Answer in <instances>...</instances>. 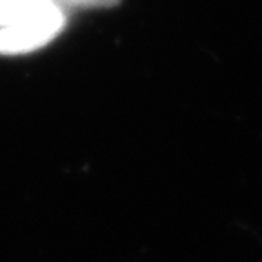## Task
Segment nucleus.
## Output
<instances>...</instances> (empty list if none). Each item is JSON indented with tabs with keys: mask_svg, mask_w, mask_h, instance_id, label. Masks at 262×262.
I'll return each mask as SVG.
<instances>
[{
	"mask_svg": "<svg viewBox=\"0 0 262 262\" xmlns=\"http://www.w3.org/2000/svg\"><path fill=\"white\" fill-rule=\"evenodd\" d=\"M66 26L64 8L51 4L11 26L0 28V55L31 53L51 42Z\"/></svg>",
	"mask_w": 262,
	"mask_h": 262,
	"instance_id": "obj_1",
	"label": "nucleus"
},
{
	"mask_svg": "<svg viewBox=\"0 0 262 262\" xmlns=\"http://www.w3.org/2000/svg\"><path fill=\"white\" fill-rule=\"evenodd\" d=\"M58 4L64 6H78V8H111L117 6L120 0H57Z\"/></svg>",
	"mask_w": 262,
	"mask_h": 262,
	"instance_id": "obj_3",
	"label": "nucleus"
},
{
	"mask_svg": "<svg viewBox=\"0 0 262 262\" xmlns=\"http://www.w3.org/2000/svg\"><path fill=\"white\" fill-rule=\"evenodd\" d=\"M51 4L58 2L57 0H0V28L15 24Z\"/></svg>",
	"mask_w": 262,
	"mask_h": 262,
	"instance_id": "obj_2",
	"label": "nucleus"
}]
</instances>
